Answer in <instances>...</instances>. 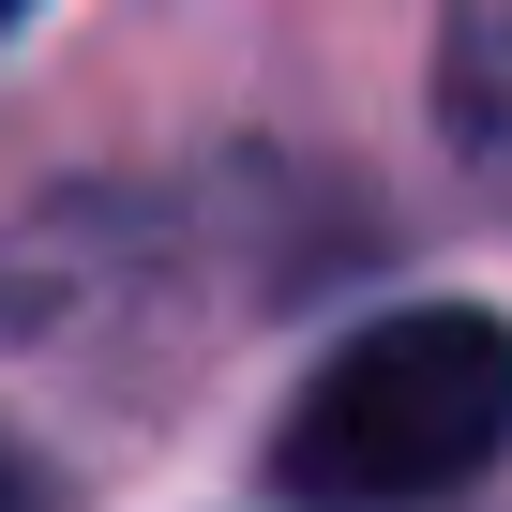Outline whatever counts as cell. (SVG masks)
<instances>
[{"mask_svg": "<svg viewBox=\"0 0 512 512\" xmlns=\"http://www.w3.org/2000/svg\"><path fill=\"white\" fill-rule=\"evenodd\" d=\"M437 91H452V136H467L482 166H512V0H452Z\"/></svg>", "mask_w": 512, "mask_h": 512, "instance_id": "obj_2", "label": "cell"}, {"mask_svg": "<svg viewBox=\"0 0 512 512\" xmlns=\"http://www.w3.org/2000/svg\"><path fill=\"white\" fill-rule=\"evenodd\" d=\"M0 512H31V467H16V452H0Z\"/></svg>", "mask_w": 512, "mask_h": 512, "instance_id": "obj_3", "label": "cell"}, {"mask_svg": "<svg viewBox=\"0 0 512 512\" xmlns=\"http://www.w3.org/2000/svg\"><path fill=\"white\" fill-rule=\"evenodd\" d=\"M0 31H16V0H0Z\"/></svg>", "mask_w": 512, "mask_h": 512, "instance_id": "obj_4", "label": "cell"}, {"mask_svg": "<svg viewBox=\"0 0 512 512\" xmlns=\"http://www.w3.org/2000/svg\"><path fill=\"white\" fill-rule=\"evenodd\" d=\"M497 452H512V332L482 302H407L302 377V407L272 437V497L422 512V497H467Z\"/></svg>", "mask_w": 512, "mask_h": 512, "instance_id": "obj_1", "label": "cell"}]
</instances>
